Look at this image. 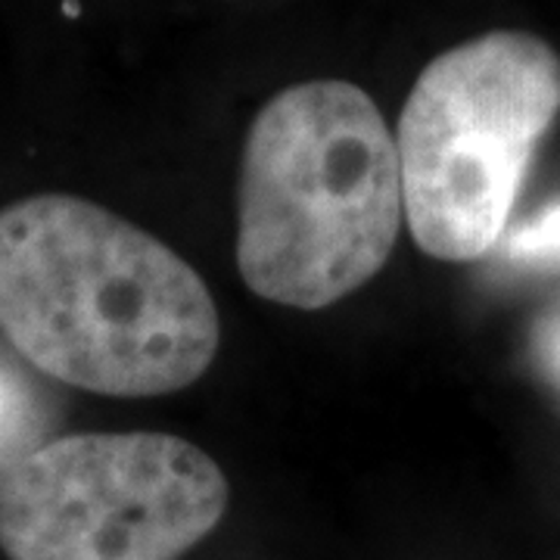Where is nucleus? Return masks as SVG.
Segmentation results:
<instances>
[{
	"mask_svg": "<svg viewBox=\"0 0 560 560\" xmlns=\"http://www.w3.org/2000/svg\"><path fill=\"white\" fill-rule=\"evenodd\" d=\"M396 138L352 81L293 84L243 147L237 268L268 302L315 312L389 261L401 231Z\"/></svg>",
	"mask_w": 560,
	"mask_h": 560,
	"instance_id": "obj_2",
	"label": "nucleus"
},
{
	"mask_svg": "<svg viewBox=\"0 0 560 560\" xmlns=\"http://www.w3.org/2000/svg\"><path fill=\"white\" fill-rule=\"evenodd\" d=\"M40 436L38 408L32 401L28 386L0 368V480L20 464L28 452H35Z\"/></svg>",
	"mask_w": 560,
	"mask_h": 560,
	"instance_id": "obj_5",
	"label": "nucleus"
},
{
	"mask_svg": "<svg viewBox=\"0 0 560 560\" xmlns=\"http://www.w3.org/2000/svg\"><path fill=\"white\" fill-rule=\"evenodd\" d=\"M0 330L40 374L97 396H168L209 371L219 308L175 249L97 202L0 209Z\"/></svg>",
	"mask_w": 560,
	"mask_h": 560,
	"instance_id": "obj_1",
	"label": "nucleus"
},
{
	"mask_svg": "<svg viewBox=\"0 0 560 560\" xmlns=\"http://www.w3.org/2000/svg\"><path fill=\"white\" fill-rule=\"evenodd\" d=\"M231 489L194 442L79 433L44 442L0 480L7 560H180L224 517Z\"/></svg>",
	"mask_w": 560,
	"mask_h": 560,
	"instance_id": "obj_4",
	"label": "nucleus"
},
{
	"mask_svg": "<svg viewBox=\"0 0 560 560\" xmlns=\"http://www.w3.org/2000/svg\"><path fill=\"white\" fill-rule=\"evenodd\" d=\"M558 113V50L529 32H489L420 72L396 156L401 215L427 256L474 261L499 246Z\"/></svg>",
	"mask_w": 560,
	"mask_h": 560,
	"instance_id": "obj_3",
	"label": "nucleus"
},
{
	"mask_svg": "<svg viewBox=\"0 0 560 560\" xmlns=\"http://www.w3.org/2000/svg\"><path fill=\"white\" fill-rule=\"evenodd\" d=\"M514 256H541V253H551L560 249V206L558 209H548L536 224H529L526 231L517 234V241L508 246Z\"/></svg>",
	"mask_w": 560,
	"mask_h": 560,
	"instance_id": "obj_6",
	"label": "nucleus"
}]
</instances>
